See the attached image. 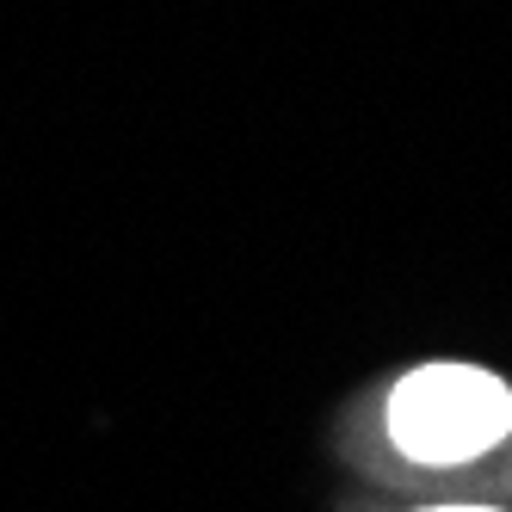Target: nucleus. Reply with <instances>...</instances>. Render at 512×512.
Listing matches in <instances>:
<instances>
[{"label": "nucleus", "instance_id": "1", "mask_svg": "<svg viewBox=\"0 0 512 512\" xmlns=\"http://www.w3.org/2000/svg\"><path fill=\"white\" fill-rule=\"evenodd\" d=\"M383 426L408 463L457 469L512 438V389L482 364H414L389 389Z\"/></svg>", "mask_w": 512, "mask_h": 512}, {"label": "nucleus", "instance_id": "2", "mask_svg": "<svg viewBox=\"0 0 512 512\" xmlns=\"http://www.w3.org/2000/svg\"><path fill=\"white\" fill-rule=\"evenodd\" d=\"M420 512H494V506H420Z\"/></svg>", "mask_w": 512, "mask_h": 512}]
</instances>
